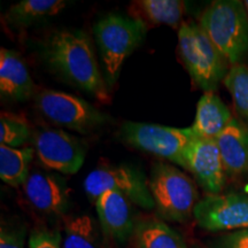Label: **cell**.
<instances>
[{"mask_svg": "<svg viewBox=\"0 0 248 248\" xmlns=\"http://www.w3.org/2000/svg\"><path fill=\"white\" fill-rule=\"evenodd\" d=\"M194 248H199V247H194Z\"/></svg>", "mask_w": 248, "mask_h": 248, "instance_id": "obj_28", "label": "cell"}, {"mask_svg": "<svg viewBox=\"0 0 248 248\" xmlns=\"http://www.w3.org/2000/svg\"><path fill=\"white\" fill-rule=\"evenodd\" d=\"M26 228L2 225L0 229V248H24Z\"/></svg>", "mask_w": 248, "mask_h": 248, "instance_id": "obj_25", "label": "cell"}, {"mask_svg": "<svg viewBox=\"0 0 248 248\" xmlns=\"http://www.w3.org/2000/svg\"><path fill=\"white\" fill-rule=\"evenodd\" d=\"M29 248H62V234L57 230L35 229L28 240Z\"/></svg>", "mask_w": 248, "mask_h": 248, "instance_id": "obj_24", "label": "cell"}, {"mask_svg": "<svg viewBox=\"0 0 248 248\" xmlns=\"http://www.w3.org/2000/svg\"><path fill=\"white\" fill-rule=\"evenodd\" d=\"M193 217L198 225L207 231L248 229V195H208L197 203Z\"/></svg>", "mask_w": 248, "mask_h": 248, "instance_id": "obj_10", "label": "cell"}, {"mask_svg": "<svg viewBox=\"0 0 248 248\" xmlns=\"http://www.w3.org/2000/svg\"><path fill=\"white\" fill-rule=\"evenodd\" d=\"M144 16L154 24L181 28L185 2L181 0H140L136 2Z\"/></svg>", "mask_w": 248, "mask_h": 248, "instance_id": "obj_21", "label": "cell"}, {"mask_svg": "<svg viewBox=\"0 0 248 248\" xmlns=\"http://www.w3.org/2000/svg\"><path fill=\"white\" fill-rule=\"evenodd\" d=\"M119 135L130 146L156 155L186 169L185 153L193 138L190 128L178 129L155 123L124 122Z\"/></svg>", "mask_w": 248, "mask_h": 248, "instance_id": "obj_6", "label": "cell"}, {"mask_svg": "<svg viewBox=\"0 0 248 248\" xmlns=\"http://www.w3.org/2000/svg\"><path fill=\"white\" fill-rule=\"evenodd\" d=\"M179 54L193 82L214 92L226 76L229 62L204 33L200 24L184 23L178 30Z\"/></svg>", "mask_w": 248, "mask_h": 248, "instance_id": "obj_4", "label": "cell"}, {"mask_svg": "<svg viewBox=\"0 0 248 248\" xmlns=\"http://www.w3.org/2000/svg\"><path fill=\"white\" fill-rule=\"evenodd\" d=\"M233 117L218 95L204 92L197 105V113L191 131L201 138L215 139L230 124Z\"/></svg>", "mask_w": 248, "mask_h": 248, "instance_id": "obj_16", "label": "cell"}, {"mask_svg": "<svg viewBox=\"0 0 248 248\" xmlns=\"http://www.w3.org/2000/svg\"><path fill=\"white\" fill-rule=\"evenodd\" d=\"M35 148H13L0 145V178L9 186L24 185L30 176Z\"/></svg>", "mask_w": 248, "mask_h": 248, "instance_id": "obj_20", "label": "cell"}, {"mask_svg": "<svg viewBox=\"0 0 248 248\" xmlns=\"http://www.w3.org/2000/svg\"><path fill=\"white\" fill-rule=\"evenodd\" d=\"M27 199L39 212L63 216L69 208L70 187L59 173L35 171L23 185Z\"/></svg>", "mask_w": 248, "mask_h": 248, "instance_id": "obj_12", "label": "cell"}, {"mask_svg": "<svg viewBox=\"0 0 248 248\" xmlns=\"http://www.w3.org/2000/svg\"><path fill=\"white\" fill-rule=\"evenodd\" d=\"M108 89L116 84L124 62L144 43L147 26L137 17L113 13L93 26Z\"/></svg>", "mask_w": 248, "mask_h": 248, "instance_id": "obj_2", "label": "cell"}, {"mask_svg": "<svg viewBox=\"0 0 248 248\" xmlns=\"http://www.w3.org/2000/svg\"><path fill=\"white\" fill-rule=\"evenodd\" d=\"M44 58L52 69L102 104L110 101L91 40L82 31L62 30L49 37Z\"/></svg>", "mask_w": 248, "mask_h": 248, "instance_id": "obj_1", "label": "cell"}, {"mask_svg": "<svg viewBox=\"0 0 248 248\" xmlns=\"http://www.w3.org/2000/svg\"><path fill=\"white\" fill-rule=\"evenodd\" d=\"M208 38L229 63L234 66L248 53V14L238 0H217L206 8L200 18Z\"/></svg>", "mask_w": 248, "mask_h": 248, "instance_id": "obj_3", "label": "cell"}, {"mask_svg": "<svg viewBox=\"0 0 248 248\" xmlns=\"http://www.w3.org/2000/svg\"><path fill=\"white\" fill-rule=\"evenodd\" d=\"M244 4H245V7H246V9H247V14H248V0H246Z\"/></svg>", "mask_w": 248, "mask_h": 248, "instance_id": "obj_27", "label": "cell"}, {"mask_svg": "<svg viewBox=\"0 0 248 248\" xmlns=\"http://www.w3.org/2000/svg\"><path fill=\"white\" fill-rule=\"evenodd\" d=\"M67 6L64 0H22L8 8L5 20L14 28H28L55 16Z\"/></svg>", "mask_w": 248, "mask_h": 248, "instance_id": "obj_17", "label": "cell"}, {"mask_svg": "<svg viewBox=\"0 0 248 248\" xmlns=\"http://www.w3.org/2000/svg\"><path fill=\"white\" fill-rule=\"evenodd\" d=\"M224 84L230 92L238 114L248 121V67L234 64L228 71Z\"/></svg>", "mask_w": 248, "mask_h": 248, "instance_id": "obj_22", "label": "cell"}, {"mask_svg": "<svg viewBox=\"0 0 248 248\" xmlns=\"http://www.w3.org/2000/svg\"><path fill=\"white\" fill-rule=\"evenodd\" d=\"M105 233L88 214L64 218L62 248H108Z\"/></svg>", "mask_w": 248, "mask_h": 248, "instance_id": "obj_18", "label": "cell"}, {"mask_svg": "<svg viewBox=\"0 0 248 248\" xmlns=\"http://www.w3.org/2000/svg\"><path fill=\"white\" fill-rule=\"evenodd\" d=\"M84 190L89 199L94 203L104 192L113 190L124 194L132 203L141 208H155L150 182L144 172L130 164L105 166L94 169L86 176Z\"/></svg>", "mask_w": 248, "mask_h": 248, "instance_id": "obj_7", "label": "cell"}, {"mask_svg": "<svg viewBox=\"0 0 248 248\" xmlns=\"http://www.w3.org/2000/svg\"><path fill=\"white\" fill-rule=\"evenodd\" d=\"M150 190L155 208L163 219L186 222L193 216L198 201V192L193 181L184 172L159 162L153 167L150 178Z\"/></svg>", "mask_w": 248, "mask_h": 248, "instance_id": "obj_5", "label": "cell"}, {"mask_svg": "<svg viewBox=\"0 0 248 248\" xmlns=\"http://www.w3.org/2000/svg\"><path fill=\"white\" fill-rule=\"evenodd\" d=\"M224 171L232 177L248 175V129L232 119L215 138Z\"/></svg>", "mask_w": 248, "mask_h": 248, "instance_id": "obj_15", "label": "cell"}, {"mask_svg": "<svg viewBox=\"0 0 248 248\" xmlns=\"http://www.w3.org/2000/svg\"><path fill=\"white\" fill-rule=\"evenodd\" d=\"M35 93V83L27 64L14 49H0V95L6 101H27Z\"/></svg>", "mask_w": 248, "mask_h": 248, "instance_id": "obj_14", "label": "cell"}, {"mask_svg": "<svg viewBox=\"0 0 248 248\" xmlns=\"http://www.w3.org/2000/svg\"><path fill=\"white\" fill-rule=\"evenodd\" d=\"M131 203L125 195L113 190L104 192L95 201L102 232L120 244H125L135 234L136 224Z\"/></svg>", "mask_w": 248, "mask_h": 248, "instance_id": "obj_13", "label": "cell"}, {"mask_svg": "<svg viewBox=\"0 0 248 248\" xmlns=\"http://www.w3.org/2000/svg\"><path fill=\"white\" fill-rule=\"evenodd\" d=\"M33 148L46 169L74 175L84 163L86 148L73 135L57 129H39L33 135Z\"/></svg>", "mask_w": 248, "mask_h": 248, "instance_id": "obj_9", "label": "cell"}, {"mask_svg": "<svg viewBox=\"0 0 248 248\" xmlns=\"http://www.w3.org/2000/svg\"><path fill=\"white\" fill-rule=\"evenodd\" d=\"M210 248H248V229L223 234L210 241Z\"/></svg>", "mask_w": 248, "mask_h": 248, "instance_id": "obj_26", "label": "cell"}, {"mask_svg": "<svg viewBox=\"0 0 248 248\" xmlns=\"http://www.w3.org/2000/svg\"><path fill=\"white\" fill-rule=\"evenodd\" d=\"M36 105L51 122L84 135L107 121L104 113L84 99L55 90H42L36 95Z\"/></svg>", "mask_w": 248, "mask_h": 248, "instance_id": "obj_8", "label": "cell"}, {"mask_svg": "<svg viewBox=\"0 0 248 248\" xmlns=\"http://www.w3.org/2000/svg\"><path fill=\"white\" fill-rule=\"evenodd\" d=\"M29 123L16 114L1 113L0 117V142L5 146L17 148L30 139Z\"/></svg>", "mask_w": 248, "mask_h": 248, "instance_id": "obj_23", "label": "cell"}, {"mask_svg": "<svg viewBox=\"0 0 248 248\" xmlns=\"http://www.w3.org/2000/svg\"><path fill=\"white\" fill-rule=\"evenodd\" d=\"M187 168L195 181L209 195L221 193L225 184V171L215 139L193 135L185 153Z\"/></svg>", "mask_w": 248, "mask_h": 248, "instance_id": "obj_11", "label": "cell"}, {"mask_svg": "<svg viewBox=\"0 0 248 248\" xmlns=\"http://www.w3.org/2000/svg\"><path fill=\"white\" fill-rule=\"evenodd\" d=\"M137 248H188L178 232L159 219H146L136 224Z\"/></svg>", "mask_w": 248, "mask_h": 248, "instance_id": "obj_19", "label": "cell"}]
</instances>
